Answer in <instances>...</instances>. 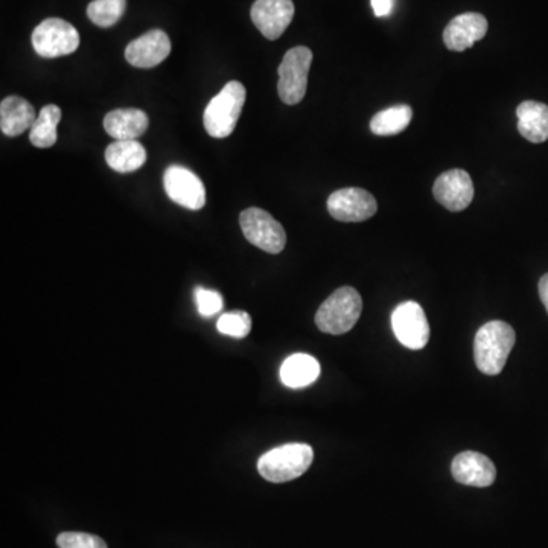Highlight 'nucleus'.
Instances as JSON below:
<instances>
[{"instance_id": "28", "label": "nucleus", "mask_w": 548, "mask_h": 548, "mask_svg": "<svg viewBox=\"0 0 548 548\" xmlns=\"http://www.w3.org/2000/svg\"><path fill=\"white\" fill-rule=\"evenodd\" d=\"M539 297H541V302L544 303L548 313V273L544 274L539 281Z\"/></svg>"}, {"instance_id": "16", "label": "nucleus", "mask_w": 548, "mask_h": 548, "mask_svg": "<svg viewBox=\"0 0 548 548\" xmlns=\"http://www.w3.org/2000/svg\"><path fill=\"white\" fill-rule=\"evenodd\" d=\"M104 130L115 141H136L148 130L147 113L139 109H118L104 118Z\"/></svg>"}, {"instance_id": "4", "label": "nucleus", "mask_w": 548, "mask_h": 548, "mask_svg": "<svg viewBox=\"0 0 548 548\" xmlns=\"http://www.w3.org/2000/svg\"><path fill=\"white\" fill-rule=\"evenodd\" d=\"M363 300L355 288L343 287L331 294L316 314V325L325 334L341 335L357 325Z\"/></svg>"}, {"instance_id": "11", "label": "nucleus", "mask_w": 548, "mask_h": 548, "mask_svg": "<svg viewBox=\"0 0 548 548\" xmlns=\"http://www.w3.org/2000/svg\"><path fill=\"white\" fill-rule=\"evenodd\" d=\"M434 198L451 212H462L474 200V183L463 169H451L434 183Z\"/></svg>"}, {"instance_id": "22", "label": "nucleus", "mask_w": 548, "mask_h": 548, "mask_svg": "<svg viewBox=\"0 0 548 548\" xmlns=\"http://www.w3.org/2000/svg\"><path fill=\"white\" fill-rule=\"evenodd\" d=\"M413 110L410 106L390 107L383 112L376 113L370 121V130L378 136H395L402 133L410 125Z\"/></svg>"}, {"instance_id": "20", "label": "nucleus", "mask_w": 548, "mask_h": 548, "mask_svg": "<svg viewBox=\"0 0 548 548\" xmlns=\"http://www.w3.org/2000/svg\"><path fill=\"white\" fill-rule=\"evenodd\" d=\"M106 162L116 173H134L147 162V151L137 141H115L107 147Z\"/></svg>"}, {"instance_id": "10", "label": "nucleus", "mask_w": 548, "mask_h": 548, "mask_svg": "<svg viewBox=\"0 0 548 548\" xmlns=\"http://www.w3.org/2000/svg\"><path fill=\"white\" fill-rule=\"evenodd\" d=\"M328 211L337 221L361 223L376 214L378 204L375 197L366 189L345 188L329 195Z\"/></svg>"}, {"instance_id": "5", "label": "nucleus", "mask_w": 548, "mask_h": 548, "mask_svg": "<svg viewBox=\"0 0 548 548\" xmlns=\"http://www.w3.org/2000/svg\"><path fill=\"white\" fill-rule=\"evenodd\" d=\"M311 64L313 52L306 46H296L285 54L279 66L278 92L288 106H296L305 98Z\"/></svg>"}, {"instance_id": "17", "label": "nucleus", "mask_w": 548, "mask_h": 548, "mask_svg": "<svg viewBox=\"0 0 548 548\" xmlns=\"http://www.w3.org/2000/svg\"><path fill=\"white\" fill-rule=\"evenodd\" d=\"M36 119V110L31 102L20 96H8L0 104V128L5 136L16 137L31 130Z\"/></svg>"}, {"instance_id": "25", "label": "nucleus", "mask_w": 548, "mask_h": 548, "mask_svg": "<svg viewBox=\"0 0 548 548\" xmlns=\"http://www.w3.org/2000/svg\"><path fill=\"white\" fill-rule=\"evenodd\" d=\"M58 548H107L104 539L90 533L64 532L57 538Z\"/></svg>"}, {"instance_id": "27", "label": "nucleus", "mask_w": 548, "mask_h": 548, "mask_svg": "<svg viewBox=\"0 0 548 548\" xmlns=\"http://www.w3.org/2000/svg\"><path fill=\"white\" fill-rule=\"evenodd\" d=\"M395 7V0H372L373 13L376 17H389Z\"/></svg>"}, {"instance_id": "6", "label": "nucleus", "mask_w": 548, "mask_h": 548, "mask_svg": "<svg viewBox=\"0 0 548 548\" xmlns=\"http://www.w3.org/2000/svg\"><path fill=\"white\" fill-rule=\"evenodd\" d=\"M239 224L247 241L258 249L270 255H278L285 249L287 233L284 227L264 209H246L239 215Z\"/></svg>"}, {"instance_id": "13", "label": "nucleus", "mask_w": 548, "mask_h": 548, "mask_svg": "<svg viewBox=\"0 0 548 548\" xmlns=\"http://www.w3.org/2000/svg\"><path fill=\"white\" fill-rule=\"evenodd\" d=\"M171 54V40L166 32L160 29H153L139 39L128 43L125 48V58L131 66L139 69H151L159 66L160 63Z\"/></svg>"}, {"instance_id": "9", "label": "nucleus", "mask_w": 548, "mask_h": 548, "mask_svg": "<svg viewBox=\"0 0 548 548\" xmlns=\"http://www.w3.org/2000/svg\"><path fill=\"white\" fill-rule=\"evenodd\" d=\"M163 188L174 203L189 211H200L206 204V188L203 182L185 166H169L163 174Z\"/></svg>"}, {"instance_id": "14", "label": "nucleus", "mask_w": 548, "mask_h": 548, "mask_svg": "<svg viewBox=\"0 0 548 548\" xmlns=\"http://www.w3.org/2000/svg\"><path fill=\"white\" fill-rule=\"evenodd\" d=\"M454 480L460 485L488 488L494 485L497 468L485 454L465 451L456 456L451 465Z\"/></svg>"}, {"instance_id": "26", "label": "nucleus", "mask_w": 548, "mask_h": 548, "mask_svg": "<svg viewBox=\"0 0 548 548\" xmlns=\"http://www.w3.org/2000/svg\"><path fill=\"white\" fill-rule=\"evenodd\" d=\"M195 299H197L198 313L201 316H215L223 310L224 299L218 291L198 287L195 290Z\"/></svg>"}, {"instance_id": "19", "label": "nucleus", "mask_w": 548, "mask_h": 548, "mask_svg": "<svg viewBox=\"0 0 548 548\" xmlns=\"http://www.w3.org/2000/svg\"><path fill=\"white\" fill-rule=\"evenodd\" d=\"M320 376V364L308 354H294L281 367V380L290 389H303L316 383Z\"/></svg>"}, {"instance_id": "15", "label": "nucleus", "mask_w": 548, "mask_h": 548, "mask_svg": "<svg viewBox=\"0 0 548 548\" xmlns=\"http://www.w3.org/2000/svg\"><path fill=\"white\" fill-rule=\"evenodd\" d=\"M488 20L483 14L465 13L454 17L443 31V43L450 51L463 52L485 39Z\"/></svg>"}, {"instance_id": "21", "label": "nucleus", "mask_w": 548, "mask_h": 548, "mask_svg": "<svg viewBox=\"0 0 548 548\" xmlns=\"http://www.w3.org/2000/svg\"><path fill=\"white\" fill-rule=\"evenodd\" d=\"M60 121V107L54 104L43 107L29 130V142L37 148H51L52 145L57 144V127Z\"/></svg>"}, {"instance_id": "1", "label": "nucleus", "mask_w": 548, "mask_h": 548, "mask_svg": "<svg viewBox=\"0 0 548 548\" xmlns=\"http://www.w3.org/2000/svg\"><path fill=\"white\" fill-rule=\"evenodd\" d=\"M515 340L517 335L512 326L501 320L486 323L478 329L474 341V360L478 370L489 376L501 373Z\"/></svg>"}, {"instance_id": "23", "label": "nucleus", "mask_w": 548, "mask_h": 548, "mask_svg": "<svg viewBox=\"0 0 548 548\" xmlns=\"http://www.w3.org/2000/svg\"><path fill=\"white\" fill-rule=\"evenodd\" d=\"M127 10V0H93L87 7V16L101 28L116 25Z\"/></svg>"}, {"instance_id": "7", "label": "nucleus", "mask_w": 548, "mask_h": 548, "mask_svg": "<svg viewBox=\"0 0 548 548\" xmlns=\"http://www.w3.org/2000/svg\"><path fill=\"white\" fill-rule=\"evenodd\" d=\"M34 51L43 58L74 54L80 48V34L74 25L63 19L43 20L32 32Z\"/></svg>"}, {"instance_id": "8", "label": "nucleus", "mask_w": 548, "mask_h": 548, "mask_svg": "<svg viewBox=\"0 0 548 548\" xmlns=\"http://www.w3.org/2000/svg\"><path fill=\"white\" fill-rule=\"evenodd\" d=\"M392 328L399 343L411 351H421L430 340V325L424 308L416 302L396 306L392 314Z\"/></svg>"}, {"instance_id": "3", "label": "nucleus", "mask_w": 548, "mask_h": 548, "mask_svg": "<svg viewBox=\"0 0 548 548\" xmlns=\"http://www.w3.org/2000/svg\"><path fill=\"white\" fill-rule=\"evenodd\" d=\"M247 90L239 81H230L209 102L204 110L203 124L209 136L215 139L229 137L238 124L246 104Z\"/></svg>"}, {"instance_id": "24", "label": "nucleus", "mask_w": 548, "mask_h": 548, "mask_svg": "<svg viewBox=\"0 0 548 548\" xmlns=\"http://www.w3.org/2000/svg\"><path fill=\"white\" fill-rule=\"evenodd\" d=\"M218 331L233 338H244L252 331V317L246 311H232L218 319Z\"/></svg>"}, {"instance_id": "2", "label": "nucleus", "mask_w": 548, "mask_h": 548, "mask_svg": "<svg viewBox=\"0 0 548 548\" xmlns=\"http://www.w3.org/2000/svg\"><path fill=\"white\" fill-rule=\"evenodd\" d=\"M314 451L306 443H288L268 451L259 459L258 471L267 482L287 483L310 469Z\"/></svg>"}, {"instance_id": "12", "label": "nucleus", "mask_w": 548, "mask_h": 548, "mask_svg": "<svg viewBox=\"0 0 548 548\" xmlns=\"http://www.w3.org/2000/svg\"><path fill=\"white\" fill-rule=\"evenodd\" d=\"M293 17V0H256L252 7L253 23L268 40H278Z\"/></svg>"}, {"instance_id": "18", "label": "nucleus", "mask_w": 548, "mask_h": 548, "mask_svg": "<svg viewBox=\"0 0 548 548\" xmlns=\"http://www.w3.org/2000/svg\"><path fill=\"white\" fill-rule=\"evenodd\" d=\"M518 130L532 144L548 139V106L542 102L524 101L517 109Z\"/></svg>"}]
</instances>
